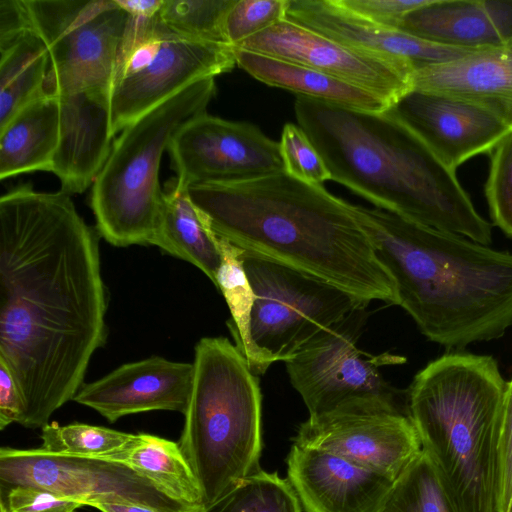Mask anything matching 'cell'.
<instances>
[{
  "label": "cell",
  "instance_id": "obj_23",
  "mask_svg": "<svg viewBox=\"0 0 512 512\" xmlns=\"http://www.w3.org/2000/svg\"><path fill=\"white\" fill-rule=\"evenodd\" d=\"M59 138V100L44 93L0 128V179L52 171Z\"/></svg>",
  "mask_w": 512,
  "mask_h": 512
},
{
  "label": "cell",
  "instance_id": "obj_43",
  "mask_svg": "<svg viewBox=\"0 0 512 512\" xmlns=\"http://www.w3.org/2000/svg\"><path fill=\"white\" fill-rule=\"evenodd\" d=\"M93 507L101 512H159L145 506L125 503H97Z\"/></svg>",
  "mask_w": 512,
  "mask_h": 512
},
{
  "label": "cell",
  "instance_id": "obj_21",
  "mask_svg": "<svg viewBox=\"0 0 512 512\" xmlns=\"http://www.w3.org/2000/svg\"><path fill=\"white\" fill-rule=\"evenodd\" d=\"M412 89L469 101L512 129V40L450 62L415 69Z\"/></svg>",
  "mask_w": 512,
  "mask_h": 512
},
{
  "label": "cell",
  "instance_id": "obj_16",
  "mask_svg": "<svg viewBox=\"0 0 512 512\" xmlns=\"http://www.w3.org/2000/svg\"><path fill=\"white\" fill-rule=\"evenodd\" d=\"M389 111L453 171L512 130L480 106L432 91L411 89Z\"/></svg>",
  "mask_w": 512,
  "mask_h": 512
},
{
  "label": "cell",
  "instance_id": "obj_19",
  "mask_svg": "<svg viewBox=\"0 0 512 512\" xmlns=\"http://www.w3.org/2000/svg\"><path fill=\"white\" fill-rule=\"evenodd\" d=\"M286 19L344 45L404 59L414 70L450 62L476 51L433 43L378 25L353 13L339 0H289Z\"/></svg>",
  "mask_w": 512,
  "mask_h": 512
},
{
  "label": "cell",
  "instance_id": "obj_44",
  "mask_svg": "<svg viewBox=\"0 0 512 512\" xmlns=\"http://www.w3.org/2000/svg\"><path fill=\"white\" fill-rule=\"evenodd\" d=\"M510 512H512V508H511V511H510Z\"/></svg>",
  "mask_w": 512,
  "mask_h": 512
},
{
  "label": "cell",
  "instance_id": "obj_20",
  "mask_svg": "<svg viewBox=\"0 0 512 512\" xmlns=\"http://www.w3.org/2000/svg\"><path fill=\"white\" fill-rule=\"evenodd\" d=\"M55 96L60 105V138L51 172L59 178L61 191L82 193L94 183L112 149L110 92Z\"/></svg>",
  "mask_w": 512,
  "mask_h": 512
},
{
  "label": "cell",
  "instance_id": "obj_26",
  "mask_svg": "<svg viewBox=\"0 0 512 512\" xmlns=\"http://www.w3.org/2000/svg\"><path fill=\"white\" fill-rule=\"evenodd\" d=\"M140 473L171 498L202 509V491L178 442L151 434H134L132 440L111 459Z\"/></svg>",
  "mask_w": 512,
  "mask_h": 512
},
{
  "label": "cell",
  "instance_id": "obj_8",
  "mask_svg": "<svg viewBox=\"0 0 512 512\" xmlns=\"http://www.w3.org/2000/svg\"><path fill=\"white\" fill-rule=\"evenodd\" d=\"M234 47L187 38L158 14L129 19L110 89L113 136L191 84L230 72Z\"/></svg>",
  "mask_w": 512,
  "mask_h": 512
},
{
  "label": "cell",
  "instance_id": "obj_39",
  "mask_svg": "<svg viewBox=\"0 0 512 512\" xmlns=\"http://www.w3.org/2000/svg\"><path fill=\"white\" fill-rule=\"evenodd\" d=\"M32 27L24 0H0V47Z\"/></svg>",
  "mask_w": 512,
  "mask_h": 512
},
{
  "label": "cell",
  "instance_id": "obj_17",
  "mask_svg": "<svg viewBox=\"0 0 512 512\" xmlns=\"http://www.w3.org/2000/svg\"><path fill=\"white\" fill-rule=\"evenodd\" d=\"M287 480L303 512H379L395 480L342 456L291 445Z\"/></svg>",
  "mask_w": 512,
  "mask_h": 512
},
{
  "label": "cell",
  "instance_id": "obj_30",
  "mask_svg": "<svg viewBox=\"0 0 512 512\" xmlns=\"http://www.w3.org/2000/svg\"><path fill=\"white\" fill-rule=\"evenodd\" d=\"M199 512H303L287 479L277 472H258L246 477Z\"/></svg>",
  "mask_w": 512,
  "mask_h": 512
},
{
  "label": "cell",
  "instance_id": "obj_6",
  "mask_svg": "<svg viewBox=\"0 0 512 512\" xmlns=\"http://www.w3.org/2000/svg\"><path fill=\"white\" fill-rule=\"evenodd\" d=\"M192 364L178 444L207 506L261 470L262 396L257 375L227 338L200 339Z\"/></svg>",
  "mask_w": 512,
  "mask_h": 512
},
{
  "label": "cell",
  "instance_id": "obj_12",
  "mask_svg": "<svg viewBox=\"0 0 512 512\" xmlns=\"http://www.w3.org/2000/svg\"><path fill=\"white\" fill-rule=\"evenodd\" d=\"M31 486L84 506L125 503L159 512H199L164 493L130 466L102 458L52 454L40 448L0 449V490Z\"/></svg>",
  "mask_w": 512,
  "mask_h": 512
},
{
  "label": "cell",
  "instance_id": "obj_38",
  "mask_svg": "<svg viewBox=\"0 0 512 512\" xmlns=\"http://www.w3.org/2000/svg\"><path fill=\"white\" fill-rule=\"evenodd\" d=\"M429 0H339L358 16L381 26L398 29L403 17Z\"/></svg>",
  "mask_w": 512,
  "mask_h": 512
},
{
  "label": "cell",
  "instance_id": "obj_22",
  "mask_svg": "<svg viewBox=\"0 0 512 512\" xmlns=\"http://www.w3.org/2000/svg\"><path fill=\"white\" fill-rule=\"evenodd\" d=\"M236 65L269 86L330 105L382 112L389 104L376 94L318 70L234 48Z\"/></svg>",
  "mask_w": 512,
  "mask_h": 512
},
{
  "label": "cell",
  "instance_id": "obj_9",
  "mask_svg": "<svg viewBox=\"0 0 512 512\" xmlns=\"http://www.w3.org/2000/svg\"><path fill=\"white\" fill-rule=\"evenodd\" d=\"M242 257L254 292L250 367L256 375L274 362L288 361L321 332L369 304L290 266L245 251Z\"/></svg>",
  "mask_w": 512,
  "mask_h": 512
},
{
  "label": "cell",
  "instance_id": "obj_35",
  "mask_svg": "<svg viewBox=\"0 0 512 512\" xmlns=\"http://www.w3.org/2000/svg\"><path fill=\"white\" fill-rule=\"evenodd\" d=\"M288 5L289 0H236L225 19L228 44L237 47L286 19Z\"/></svg>",
  "mask_w": 512,
  "mask_h": 512
},
{
  "label": "cell",
  "instance_id": "obj_33",
  "mask_svg": "<svg viewBox=\"0 0 512 512\" xmlns=\"http://www.w3.org/2000/svg\"><path fill=\"white\" fill-rule=\"evenodd\" d=\"M485 195L493 223L512 237V130L490 152Z\"/></svg>",
  "mask_w": 512,
  "mask_h": 512
},
{
  "label": "cell",
  "instance_id": "obj_28",
  "mask_svg": "<svg viewBox=\"0 0 512 512\" xmlns=\"http://www.w3.org/2000/svg\"><path fill=\"white\" fill-rule=\"evenodd\" d=\"M379 512H459L436 467L423 452L394 481Z\"/></svg>",
  "mask_w": 512,
  "mask_h": 512
},
{
  "label": "cell",
  "instance_id": "obj_29",
  "mask_svg": "<svg viewBox=\"0 0 512 512\" xmlns=\"http://www.w3.org/2000/svg\"><path fill=\"white\" fill-rule=\"evenodd\" d=\"M217 243L221 253V264L216 276V287L223 294L231 313L228 326L235 345L250 366L253 358L250 320L254 292L244 268L243 250L219 236H217Z\"/></svg>",
  "mask_w": 512,
  "mask_h": 512
},
{
  "label": "cell",
  "instance_id": "obj_37",
  "mask_svg": "<svg viewBox=\"0 0 512 512\" xmlns=\"http://www.w3.org/2000/svg\"><path fill=\"white\" fill-rule=\"evenodd\" d=\"M512 507V379L507 383L499 441L496 508L509 512Z\"/></svg>",
  "mask_w": 512,
  "mask_h": 512
},
{
  "label": "cell",
  "instance_id": "obj_27",
  "mask_svg": "<svg viewBox=\"0 0 512 512\" xmlns=\"http://www.w3.org/2000/svg\"><path fill=\"white\" fill-rule=\"evenodd\" d=\"M47 48L34 27L0 47V128L45 93Z\"/></svg>",
  "mask_w": 512,
  "mask_h": 512
},
{
  "label": "cell",
  "instance_id": "obj_13",
  "mask_svg": "<svg viewBox=\"0 0 512 512\" xmlns=\"http://www.w3.org/2000/svg\"><path fill=\"white\" fill-rule=\"evenodd\" d=\"M168 151L175 180L183 188L285 172L279 142L254 124L228 121L207 112L182 125Z\"/></svg>",
  "mask_w": 512,
  "mask_h": 512
},
{
  "label": "cell",
  "instance_id": "obj_32",
  "mask_svg": "<svg viewBox=\"0 0 512 512\" xmlns=\"http://www.w3.org/2000/svg\"><path fill=\"white\" fill-rule=\"evenodd\" d=\"M235 1L164 0L158 17L173 31L187 38L228 44L225 19Z\"/></svg>",
  "mask_w": 512,
  "mask_h": 512
},
{
  "label": "cell",
  "instance_id": "obj_31",
  "mask_svg": "<svg viewBox=\"0 0 512 512\" xmlns=\"http://www.w3.org/2000/svg\"><path fill=\"white\" fill-rule=\"evenodd\" d=\"M42 451L52 454L111 459L124 449L134 434L83 423L61 426L56 422L41 428Z\"/></svg>",
  "mask_w": 512,
  "mask_h": 512
},
{
  "label": "cell",
  "instance_id": "obj_2",
  "mask_svg": "<svg viewBox=\"0 0 512 512\" xmlns=\"http://www.w3.org/2000/svg\"><path fill=\"white\" fill-rule=\"evenodd\" d=\"M213 232L370 303L398 305L395 283L355 205L286 172L187 188Z\"/></svg>",
  "mask_w": 512,
  "mask_h": 512
},
{
  "label": "cell",
  "instance_id": "obj_34",
  "mask_svg": "<svg viewBox=\"0 0 512 512\" xmlns=\"http://www.w3.org/2000/svg\"><path fill=\"white\" fill-rule=\"evenodd\" d=\"M279 145L287 174L318 186L331 180L322 156L298 124L286 123L283 126Z\"/></svg>",
  "mask_w": 512,
  "mask_h": 512
},
{
  "label": "cell",
  "instance_id": "obj_41",
  "mask_svg": "<svg viewBox=\"0 0 512 512\" xmlns=\"http://www.w3.org/2000/svg\"><path fill=\"white\" fill-rule=\"evenodd\" d=\"M484 8L505 44L512 40V0H482Z\"/></svg>",
  "mask_w": 512,
  "mask_h": 512
},
{
  "label": "cell",
  "instance_id": "obj_24",
  "mask_svg": "<svg viewBox=\"0 0 512 512\" xmlns=\"http://www.w3.org/2000/svg\"><path fill=\"white\" fill-rule=\"evenodd\" d=\"M149 245L193 264L216 286L221 264L217 236L187 188L174 179L165 185L160 217Z\"/></svg>",
  "mask_w": 512,
  "mask_h": 512
},
{
  "label": "cell",
  "instance_id": "obj_7",
  "mask_svg": "<svg viewBox=\"0 0 512 512\" xmlns=\"http://www.w3.org/2000/svg\"><path fill=\"white\" fill-rule=\"evenodd\" d=\"M215 78L197 81L121 131L96 177L90 204L96 230L117 247L149 244L163 202L161 158L182 125L206 113Z\"/></svg>",
  "mask_w": 512,
  "mask_h": 512
},
{
  "label": "cell",
  "instance_id": "obj_4",
  "mask_svg": "<svg viewBox=\"0 0 512 512\" xmlns=\"http://www.w3.org/2000/svg\"><path fill=\"white\" fill-rule=\"evenodd\" d=\"M294 113L331 180L376 208L480 244L491 243L492 226L476 211L456 172L389 109L366 112L297 96Z\"/></svg>",
  "mask_w": 512,
  "mask_h": 512
},
{
  "label": "cell",
  "instance_id": "obj_5",
  "mask_svg": "<svg viewBox=\"0 0 512 512\" xmlns=\"http://www.w3.org/2000/svg\"><path fill=\"white\" fill-rule=\"evenodd\" d=\"M507 383L492 356L453 352L429 362L406 391L422 451L459 512H496Z\"/></svg>",
  "mask_w": 512,
  "mask_h": 512
},
{
  "label": "cell",
  "instance_id": "obj_40",
  "mask_svg": "<svg viewBox=\"0 0 512 512\" xmlns=\"http://www.w3.org/2000/svg\"><path fill=\"white\" fill-rule=\"evenodd\" d=\"M23 415V400L19 388L9 371L0 363V429L12 423H20Z\"/></svg>",
  "mask_w": 512,
  "mask_h": 512
},
{
  "label": "cell",
  "instance_id": "obj_25",
  "mask_svg": "<svg viewBox=\"0 0 512 512\" xmlns=\"http://www.w3.org/2000/svg\"><path fill=\"white\" fill-rule=\"evenodd\" d=\"M398 29L433 43L466 50L504 44L482 0H429L407 13Z\"/></svg>",
  "mask_w": 512,
  "mask_h": 512
},
{
  "label": "cell",
  "instance_id": "obj_3",
  "mask_svg": "<svg viewBox=\"0 0 512 512\" xmlns=\"http://www.w3.org/2000/svg\"><path fill=\"white\" fill-rule=\"evenodd\" d=\"M398 305L430 341L461 349L512 327V253L355 205Z\"/></svg>",
  "mask_w": 512,
  "mask_h": 512
},
{
  "label": "cell",
  "instance_id": "obj_11",
  "mask_svg": "<svg viewBox=\"0 0 512 512\" xmlns=\"http://www.w3.org/2000/svg\"><path fill=\"white\" fill-rule=\"evenodd\" d=\"M49 55L45 93L111 89L130 16L115 0H24Z\"/></svg>",
  "mask_w": 512,
  "mask_h": 512
},
{
  "label": "cell",
  "instance_id": "obj_10",
  "mask_svg": "<svg viewBox=\"0 0 512 512\" xmlns=\"http://www.w3.org/2000/svg\"><path fill=\"white\" fill-rule=\"evenodd\" d=\"M367 306L321 332L285 362L290 382L302 397L309 417L360 411L407 414L405 392L393 387L380 370L385 365L405 363V357L390 353L365 356L358 349Z\"/></svg>",
  "mask_w": 512,
  "mask_h": 512
},
{
  "label": "cell",
  "instance_id": "obj_36",
  "mask_svg": "<svg viewBox=\"0 0 512 512\" xmlns=\"http://www.w3.org/2000/svg\"><path fill=\"white\" fill-rule=\"evenodd\" d=\"M83 506L80 502L31 486L0 490V509L6 512H75Z\"/></svg>",
  "mask_w": 512,
  "mask_h": 512
},
{
  "label": "cell",
  "instance_id": "obj_15",
  "mask_svg": "<svg viewBox=\"0 0 512 512\" xmlns=\"http://www.w3.org/2000/svg\"><path fill=\"white\" fill-rule=\"evenodd\" d=\"M293 443L342 456L393 480L422 451L409 416L391 411L308 417L299 425Z\"/></svg>",
  "mask_w": 512,
  "mask_h": 512
},
{
  "label": "cell",
  "instance_id": "obj_14",
  "mask_svg": "<svg viewBox=\"0 0 512 512\" xmlns=\"http://www.w3.org/2000/svg\"><path fill=\"white\" fill-rule=\"evenodd\" d=\"M234 48L342 79L376 94L390 107L412 89L414 67L408 61L344 45L288 19Z\"/></svg>",
  "mask_w": 512,
  "mask_h": 512
},
{
  "label": "cell",
  "instance_id": "obj_18",
  "mask_svg": "<svg viewBox=\"0 0 512 512\" xmlns=\"http://www.w3.org/2000/svg\"><path fill=\"white\" fill-rule=\"evenodd\" d=\"M193 364L154 356L126 363L104 377L83 384L73 401L94 409L109 422L154 410L185 413Z\"/></svg>",
  "mask_w": 512,
  "mask_h": 512
},
{
  "label": "cell",
  "instance_id": "obj_42",
  "mask_svg": "<svg viewBox=\"0 0 512 512\" xmlns=\"http://www.w3.org/2000/svg\"><path fill=\"white\" fill-rule=\"evenodd\" d=\"M129 16L152 18L160 11L164 0H115Z\"/></svg>",
  "mask_w": 512,
  "mask_h": 512
},
{
  "label": "cell",
  "instance_id": "obj_1",
  "mask_svg": "<svg viewBox=\"0 0 512 512\" xmlns=\"http://www.w3.org/2000/svg\"><path fill=\"white\" fill-rule=\"evenodd\" d=\"M96 231L61 190L26 184L0 198V363L19 388L26 428L73 400L105 344Z\"/></svg>",
  "mask_w": 512,
  "mask_h": 512
}]
</instances>
